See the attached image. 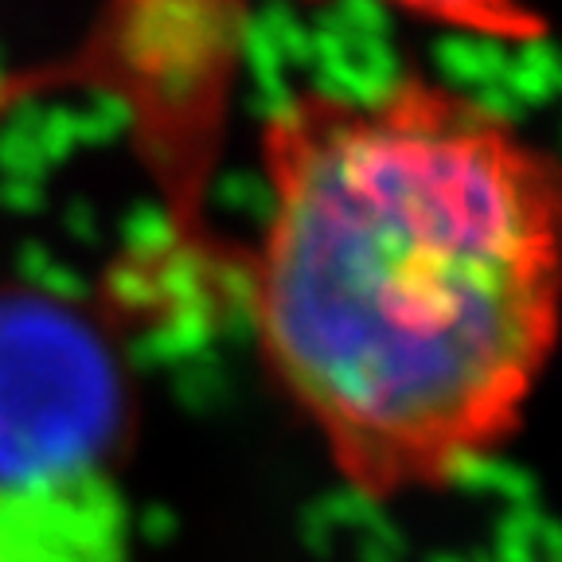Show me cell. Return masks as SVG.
Segmentation results:
<instances>
[{"label":"cell","instance_id":"cell-1","mask_svg":"<svg viewBox=\"0 0 562 562\" xmlns=\"http://www.w3.org/2000/svg\"><path fill=\"white\" fill-rule=\"evenodd\" d=\"M262 360L368 496L434 488L516 430L559 316V176L446 82L305 90L262 125Z\"/></svg>","mask_w":562,"mask_h":562},{"label":"cell","instance_id":"cell-3","mask_svg":"<svg viewBox=\"0 0 562 562\" xmlns=\"http://www.w3.org/2000/svg\"><path fill=\"white\" fill-rule=\"evenodd\" d=\"M386 4L449 27V32L484 35V40H501V44L547 40V20L531 0H386Z\"/></svg>","mask_w":562,"mask_h":562},{"label":"cell","instance_id":"cell-2","mask_svg":"<svg viewBox=\"0 0 562 562\" xmlns=\"http://www.w3.org/2000/svg\"><path fill=\"white\" fill-rule=\"evenodd\" d=\"M130 418L94 316L0 285V562H130Z\"/></svg>","mask_w":562,"mask_h":562}]
</instances>
